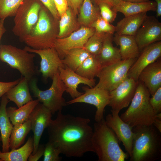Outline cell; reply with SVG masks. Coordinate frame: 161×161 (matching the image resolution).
I'll use <instances>...</instances> for the list:
<instances>
[{"mask_svg":"<svg viewBox=\"0 0 161 161\" xmlns=\"http://www.w3.org/2000/svg\"><path fill=\"white\" fill-rule=\"evenodd\" d=\"M88 118L64 114L58 112L47 127L48 141L69 157H80L95 151L92 139L93 130Z\"/></svg>","mask_w":161,"mask_h":161,"instance_id":"6da1fadb","label":"cell"},{"mask_svg":"<svg viewBox=\"0 0 161 161\" xmlns=\"http://www.w3.org/2000/svg\"><path fill=\"white\" fill-rule=\"evenodd\" d=\"M131 161H154L161 158V133L152 124L133 128Z\"/></svg>","mask_w":161,"mask_h":161,"instance_id":"7a4b0ae2","label":"cell"},{"mask_svg":"<svg viewBox=\"0 0 161 161\" xmlns=\"http://www.w3.org/2000/svg\"><path fill=\"white\" fill-rule=\"evenodd\" d=\"M93 130L92 145L98 161H124L128 159V154L121 148L117 137L104 118L96 122Z\"/></svg>","mask_w":161,"mask_h":161,"instance_id":"3957f363","label":"cell"},{"mask_svg":"<svg viewBox=\"0 0 161 161\" xmlns=\"http://www.w3.org/2000/svg\"><path fill=\"white\" fill-rule=\"evenodd\" d=\"M150 95L144 84L138 80L130 106L120 116L132 128L153 124L156 114L149 102Z\"/></svg>","mask_w":161,"mask_h":161,"instance_id":"277c9868","label":"cell"},{"mask_svg":"<svg viewBox=\"0 0 161 161\" xmlns=\"http://www.w3.org/2000/svg\"><path fill=\"white\" fill-rule=\"evenodd\" d=\"M58 20L43 5L37 22L23 42L36 50L52 47L58 33Z\"/></svg>","mask_w":161,"mask_h":161,"instance_id":"5b68a950","label":"cell"},{"mask_svg":"<svg viewBox=\"0 0 161 161\" xmlns=\"http://www.w3.org/2000/svg\"><path fill=\"white\" fill-rule=\"evenodd\" d=\"M52 80L50 87L45 90L38 88L37 80L35 79L30 80L29 86L34 97L37 98L54 114L57 112L61 111L67 104L63 97L66 88L60 79L59 72L54 75Z\"/></svg>","mask_w":161,"mask_h":161,"instance_id":"8992f818","label":"cell"},{"mask_svg":"<svg viewBox=\"0 0 161 161\" xmlns=\"http://www.w3.org/2000/svg\"><path fill=\"white\" fill-rule=\"evenodd\" d=\"M35 53L27 51L11 45L1 44L0 60L11 68L17 70L29 81L36 72L34 59Z\"/></svg>","mask_w":161,"mask_h":161,"instance_id":"52a82bcc","label":"cell"},{"mask_svg":"<svg viewBox=\"0 0 161 161\" xmlns=\"http://www.w3.org/2000/svg\"><path fill=\"white\" fill-rule=\"evenodd\" d=\"M43 5L39 0H24L18 8L14 16L12 31L21 42H23L36 23Z\"/></svg>","mask_w":161,"mask_h":161,"instance_id":"ba28073f","label":"cell"},{"mask_svg":"<svg viewBox=\"0 0 161 161\" xmlns=\"http://www.w3.org/2000/svg\"><path fill=\"white\" fill-rule=\"evenodd\" d=\"M136 59H122L102 67L97 76L99 82L95 86L109 92L113 90L128 77L129 71Z\"/></svg>","mask_w":161,"mask_h":161,"instance_id":"9c48e42d","label":"cell"},{"mask_svg":"<svg viewBox=\"0 0 161 161\" xmlns=\"http://www.w3.org/2000/svg\"><path fill=\"white\" fill-rule=\"evenodd\" d=\"M84 92L78 97L66 102L67 104L76 103H85L93 105L97 110L95 120L98 122L104 118V113L106 106L109 102V92L103 89L95 86L90 88L82 87Z\"/></svg>","mask_w":161,"mask_h":161,"instance_id":"30bf717a","label":"cell"},{"mask_svg":"<svg viewBox=\"0 0 161 161\" xmlns=\"http://www.w3.org/2000/svg\"><path fill=\"white\" fill-rule=\"evenodd\" d=\"M95 31L94 28L82 26L67 37L57 38L53 47L62 60L70 50L76 48H84L85 44Z\"/></svg>","mask_w":161,"mask_h":161,"instance_id":"8fae6325","label":"cell"},{"mask_svg":"<svg viewBox=\"0 0 161 161\" xmlns=\"http://www.w3.org/2000/svg\"><path fill=\"white\" fill-rule=\"evenodd\" d=\"M137 82L127 77L117 87L109 92L108 106L112 110L119 113L122 109L129 106L134 95Z\"/></svg>","mask_w":161,"mask_h":161,"instance_id":"7c38bea8","label":"cell"},{"mask_svg":"<svg viewBox=\"0 0 161 161\" xmlns=\"http://www.w3.org/2000/svg\"><path fill=\"white\" fill-rule=\"evenodd\" d=\"M29 52L38 55L41 60L39 71L44 79L49 78L52 79L54 75L59 72L60 67L65 66L58 54L53 47L41 50H36L28 46L24 49Z\"/></svg>","mask_w":161,"mask_h":161,"instance_id":"4fadbf2b","label":"cell"},{"mask_svg":"<svg viewBox=\"0 0 161 161\" xmlns=\"http://www.w3.org/2000/svg\"><path fill=\"white\" fill-rule=\"evenodd\" d=\"M111 112L106 117L105 119L106 123L114 132L120 143H122L130 157L134 135L133 128L121 119L119 116V112L112 110Z\"/></svg>","mask_w":161,"mask_h":161,"instance_id":"5bb4252c","label":"cell"},{"mask_svg":"<svg viewBox=\"0 0 161 161\" xmlns=\"http://www.w3.org/2000/svg\"><path fill=\"white\" fill-rule=\"evenodd\" d=\"M140 52L147 46L161 40V23L154 16H148L135 35Z\"/></svg>","mask_w":161,"mask_h":161,"instance_id":"9a60e30c","label":"cell"},{"mask_svg":"<svg viewBox=\"0 0 161 161\" xmlns=\"http://www.w3.org/2000/svg\"><path fill=\"white\" fill-rule=\"evenodd\" d=\"M52 114L43 104L39 103L29 116L31 129L33 133L34 148L32 154L37 150L44 130L47 128L52 120Z\"/></svg>","mask_w":161,"mask_h":161,"instance_id":"2e32d148","label":"cell"},{"mask_svg":"<svg viewBox=\"0 0 161 161\" xmlns=\"http://www.w3.org/2000/svg\"><path fill=\"white\" fill-rule=\"evenodd\" d=\"M129 69L128 77L137 82L139 75L147 66L159 58L161 55V42L154 43L144 48Z\"/></svg>","mask_w":161,"mask_h":161,"instance_id":"e0dca14e","label":"cell"},{"mask_svg":"<svg viewBox=\"0 0 161 161\" xmlns=\"http://www.w3.org/2000/svg\"><path fill=\"white\" fill-rule=\"evenodd\" d=\"M58 70L60 79L66 87V92L73 99L78 97L83 93L78 91L77 88L79 84H83L90 88L96 85L95 79H89L84 78L66 65L59 67Z\"/></svg>","mask_w":161,"mask_h":161,"instance_id":"ac0fdd59","label":"cell"},{"mask_svg":"<svg viewBox=\"0 0 161 161\" xmlns=\"http://www.w3.org/2000/svg\"><path fill=\"white\" fill-rule=\"evenodd\" d=\"M138 80L142 82L152 96L161 87V61L159 59L145 68L140 73Z\"/></svg>","mask_w":161,"mask_h":161,"instance_id":"d6986e66","label":"cell"},{"mask_svg":"<svg viewBox=\"0 0 161 161\" xmlns=\"http://www.w3.org/2000/svg\"><path fill=\"white\" fill-rule=\"evenodd\" d=\"M9 101L5 95L1 97L0 105V131L2 152L10 151V137L13 127L7 112L6 107Z\"/></svg>","mask_w":161,"mask_h":161,"instance_id":"ffe728a7","label":"cell"},{"mask_svg":"<svg viewBox=\"0 0 161 161\" xmlns=\"http://www.w3.org/2000/svg\"><path fill=\"white\" fill-rule=\"evenodd\" d=\"M29 82L22 76L19 82L5 94L9 101L13 102L18 108L33 100L30 92Z\"/></svg>","mask_w":161,"mask_h":161,"instance_id":"44dd1931","label":"cell"},{"mask_svg":"<svg viewBox=\"0 0 161 161\" xmlns=\"http://www.w3.org/2000/svg\"><path fill=\"white\" fill-rule=\"evenodd\" d=\"M147 12L125 17L117 22L115 26L116 33L135 36L147 17Z\"/></svg>","mask_w":161,"mask_h":161,"instance_id":"7402d4cb","label":"cell"},{"mask_svg":"<svg viewBox=\"0 0 161 161\" xmlns=\"http://www.w3.org/2000/svg\"><path fill=\"white\" fill-rule=\"evenodd\" d=\"M113 41L120 47L119 49L122 60L137 58L140 51L135 36L119 35L117 33L113 37Z\"/></svg>","mask_w":161,"mask_h":161,"instance_id":"603a6c76","label":"cell"},{"mask_svg":"<svg viewBox=\"0 0 161 161\" xmlns=\"http://www.w3.org/2000/svg\"><path fill=\"white\" fill-rule=\"evenodd\" d=\"M112 9L117 12L122 13L125 17L148 11H156L157 4L155 2L146 1L134 3L122 0Z\"/></svg>","mask_w":161,"mask_h":161,"instance_id":"cb8c5ba5","label":"cell"},{"mask_svg":"<svg viewBox=\"0 0 161 161\" xmlns=\"http://www.w3.org/2000/svg\"><path fill=\"white\" fill-rule=\"evenodd\" d=\"M112 35L109 34L106 38L100 52L96 56L101 67L122 60L119 49L113 45Z\"/></svg>","mask_w":161,"mask_h":161,"instance_id":"d4e9b609","label":"cell"},{"mask_svg":"<svg viewBox=\"0 0 161 161\" xmlns=\"http://www.w3.org/2000/svg\"><path fill=\"white\" fill-rule=\"evenodd\" d=\"M39 102L37 99L29 102L18 109L13 106L7 108L8 116L13 125L22 123L28 120L30 115Z\"/></svg>","mask_w":161,"mask_h":161,"instance_id":"484cf974","label":"cell"},{"mask_svg":"<svg viewBox=\"0 0 161 161\" xmlns=\"http://www.w3.org/2000/svg\"><path fill=\"white\" fill-rule=\"evenodd\" d=\"M33 148V137H30L21 147L7 152L0 151V161H27Z\"/></svg>","mask_w":161,"mask_h":161,"instance_id":"4316f807","label":"cell"},{"mask_svg":"<svg viewBox=\"0 0 161 161\" xmlns=\"http://www.w3.org/2000/svg\"><path fill=\"white\" fill-rule=\"evenodd\" d=\"M79 10L78 21L83 26L91 27L93 22L100 16L99 7L93 5L91 0H83Z\"/></svg>","mask_w":161,"mask_h":161,"instance_id":"83f0119b","label":"cell"},{"mask_svg":"<svg viewBox=\"0 0 161 161\" xmlns=\"http://www.w3.org/2000/svg\"><path fill=\"white\" fill-rule=\"evenodd\" d=\"M76 15L70 7L60 17L59 23V31L57 38L67 36L75 31L78 26Z\"/></svg>","mask_w":161,"mask_h":161,"instance_id":"f1b7e54d","label":"cell"},{"mask_svg":"<svg viewBox=\"0 0 161 161\" xmlns=\"http://www.w3.org/2000/svg\"><path fill=\"white\" fill-rule=\"evenodd\" d=\"M31 130L30 120L13 125L10 140L9 147L11 150L19 148L24 143L27 135Z\"/></svg>","mask_w":161,"mask_h":161,"instance_id":"f546056e","label":"cell"},{"mask_svg":"<svg viewBox=\"0 0 161 161\" xmlns=\"http://www.w3.org/2000/svg\"><path fill=\"white\" fill-rule=\"evenodd\" d=\"M101 66L95 55L91 54L76 69L75 72L82 77L93 79L97 77Z\"/></svg>","mask_w":161,"mask_h":161,"instance_id":"4dcf8cb0","label":"cell"},{"mask_svg":"<svg viewBox=\"0 0 161 161\" xmlns=\"http://www.w3.org/2000/svg\"><path fill=\"white\" fill-rule=\"evenodd\" d=\"M91 54L84 48L73 49L67 52L62 61L64 65L75 72L83 61Z\"/></svg>","mask_w":161,"mask_h":161,"instance_id":"1f68e13d","label":"cell"},{"mask_svg":"<svg viewBox=\"0 0 161 161\" xmlns=\"http://www.w3.org/2000/svg\"><path fill=\"white\" fill-rule=\"evenodd\" d=\"M109 34L95 32L84 45V49L95 56L100 52L104 41Z\"/></svg>","mask_w":161,"mask_h":161,"instance_id":"d6a6232c","label":"cell"},{"mask_svg":"<svg viewBox=\"0 0 161 161\" xmlns=\"http://www.w3.org/2000/svg\"><path fill=\"white\" fill-rule=\"evenodd\" d=\"M24 0H0V19L14 16Z\"/></svg>","mask_w":161,"mask_h":161,"instance_id":"836d02e7","label":"cell"},{"mask_svg":"<svg viewBox=\"0 0 161 161\" xmlns=\"http://www.w3.org/2000/svg\"><path fill=\"white\" fill-rule=\"evenodd\" d=\"M91 27L94 28L98 32L113 35L115 32V26L104 20L100 16L92 24Z\"/></svg>","mask_w":161,"mask_h":161,"instance_id":"e575fe53","label":"cell"},{"mask_svg":"<svg viewBox=\"0 0 161 161\" xmlns=\"http://www.w3.org/2000/svg\"><path fill=\"white\" fill-rule=\"evenodd\" d=\"M59 150L52 143L48 141L44 145L43 154L44 161H60L61 158Z\"/></svg>","mask_w":161,"mask_h":161,"instance_id":"d590c367","label":"cell"},{"mask_svg":"<svg viewBox=\"0 0 161 161\" xmlns=\"http://www.w3.org/2000/svg\"><path fill=\"white\" fill-rule=\"evenodd\" d=\"M98 6L100 16L103 19L110 23L115 21L117 16V12L104 3H101Z\"/></svg>","mask_w":161,"mask_h":161,"instance_id":"8d00e7d4","label":"cell"},{"mask_svg":"<svg viewBox=\"0 0 161 161\" xmlns=\"http://www.w3.org/2000/svg\"><path fill=\"white\" fill-rule=\"evenodd\" d=\"M149 102L156 114L161 113V87L150 98Z\"/></svg>","mask_w":161,"mask_h":161,"instance_id":"74e56055","label":"cell"},{"mask_svg":"<svg viewBox=\"0 0 161 161\" xmlns=\"http://www.w3.org/2000/svg\"><path fill=\"white\" fill-rule=\"evenodd\" d=\"M48 10L53 17L58 20L60 16L56 8L53 0H39Z\"/></svg>","mask_w":161,"mask_h":161,"instance_id":"f35d334b","label":"cell"},{"mask_svg":"<svg viewBox=\"0 0 161 161\" xmlns=\"http://www.w3.org/2000/svg\"><path fill=\"white\" fill-rule=\"evenodd\" d=\"M21 78L14 81L9 82L0 81V98L11 88L17 85L20 81Z\"/></svg>","mask_w":161,"mask_h":161,"instance_id":"ab89813d","label":"cell"},{"mask_svg":"<svg viewBox=\"0 0 161 161\" xmlns=\"http://www.w3.org/2000/svg\"><path fill=\"white\" fill-rule=\"evenodd\" d=\"M60 17L66 11L69 7L66 0H53Z\"/></svg>","mask_w":161,"mask_h":161,"instance_id":"60d3db41","label":"cell"},{"mask_svg":"<svg viewBox=\"0 0 161 161\" xmlns=\"http://www.w3.org/2000/svg\"><path fill=\"white\" fill-rule=\"evenodd\" d=\"M44 145H39L38 149L34 154H31L28 159L29 161H37L43 155Z\"/></svg>","mask_w":161,"mask_h":161,"instance_id":"b9f144b4","label":"cell"},{"mask_svg":"<svg viewBox=\"0 0 161 161\" xmlns=\"http://www.w3.org/2000/svg\"><path fill=\"white\" fill-rule=\"evenodd\" d=\"M68 6L73 11L76 16L80 7V5L83 0H66Z\"/></svg>","mask_w":161,"mask_h":161,"instance_id":"7bdbcfd3","label":"cell"},{"mask_svg":"<svg viewBox=\"0 0 161 161\" xmlns=\"http://www.w3.org/2000/svg\"><path fill=\"white\" fill-rule=\"evenodd\" d=\"M93 1L97 6L101 3H104L112 8L119 3L122 0H93Z\"/></svg>","mask_w":161,"mask_h":161,"instance_id":"ee69618b","label":"cell"},{"mask_svg":"<svg viewBox=\"0 0 161 161\" xmlns=\"http://www.w3.org/2000/svg\"><path fill=\"white\" fill-rule=\"evenodd\" d=\"M153 124L161 133V113L156 114Z\"/></svg>","mask_w":161,"mask_h":161,"instance_id":"f6af8a7d","label":"cell"},{"mask_svg":"<svg viewBox=\"0 0 161 161\" xmlns=\"http://www.w3.org/2000/svg\"><path fill=\"white\" fill-rule=\"evenodd\" d=\"M4 20L2 19H1L0 23V53L1 50V41L2 37L4 34L6 30L4 27Z\"/></svg>","mask_w":161,"mask_h":161,"instance_id":"bcb514c9","label":"cell"},{"mask_svg":"<svg viewBox=\"0 0 161 161\" xmlns=\"http://www.w3.org/2000/svg\"><path fill=\"white\" fill-rule=\"evenodd\" d=\"M157 4V16L160 17L161 16V0H155Z\"/></svg>","mask_w":161,"mask_h":161,"instance_id":"7dc6e473","label":"cell"},{"mask_svg":"<svg viewBox=\"0 0 161 161\" xmlns=\"http://www.w3.org/2000/svg\"><path fill=\"white\" fill-rule=\"evenodd\" d=\"M122 1L134 2V3H139V2H142L147 1L149 0H122Z\"/></svg>","mask_w":161,"mask_h":161,"instance_id":"c3c4849f","label":"cell"},{"mask_svg":"<svg viewBox=\"0 0 161 161\" xmlns=\"http://www.w3.org/2000/svg\"><path fill=\"white\" fill-rule=\"evenodd\" d=\"M1 141V136H0V141Z\"/></svg>","mask_w":161,"mask_h":161,"instance_id":"681fc988","label":"cell"},{"mask_svg":"<svg viewBox=\"0 0 161 161\" xmlns=\"http://www.w3.org/2000/svg\"><path fill=\"white\" fill-rule=\"evenodd\" d=\"M0 22H1V19H0Z\"/></svg>","mask_w":161,"mask_h":161,"instance_id":"f907efd6","label":"cell"}]
</instances>
